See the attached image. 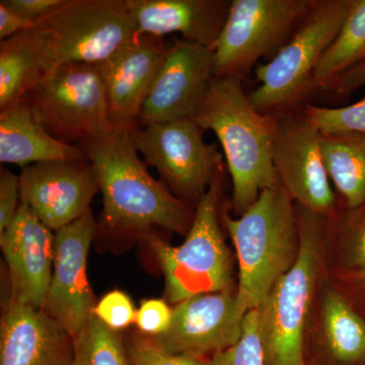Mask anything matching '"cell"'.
<instances>
[{
	"label": "cell",
	"mask_w": 365,
	"mask_h": 365,
	"mask_svg": "<svg viewBox=\"0 0 365 365\" xmlns=\"http://www.w3.org/2000/svg\"><path fill=\"white\" fill-rule=\"evenodd\" d=\"M0 365H74V340L44 309L9 297L0 323Z\"/></svg>",
	"instance_id": "ac0fdd59"
},
{
	"label": "cell",
	"mask_w": 365,
	"mask_h": 365,
	"mask_svg": "<svg viewBox=\"0 0 365 365\" xmlns=\"http://www.w3.org/2000/svg\"><path fill=\"white\" fill-rule=\"evenodd\" d=\"M327 172L346 208L365 201V135L356 133H321Z\"/></svg>",
	"instance_id": "44dd1931"
},
{
	"label": "cell",
	"mask_w": 365,
	"mask_h": 365,
	"mask_svg": "<svg viewBox=\"0 0 365 365\" xmlns=\"http://www.w3.org/2000/svg\"><path fill=\"white\" fill-rule=\"evenodd\" d=\"M23 102L53 136L81 143L111 130L104 81L96 64L71 63L45 76Z\"/></svg>",
	"instance_id": "ba28073f"
},
{
	"label": "cell",
	"mask_w": 365,
	"mask_h": 365,
	"mask_svg": "<svg viewBox=\"0 0 365 365\" xmlns=\"http://www.w3.org/2000/svg\"><path fill=\"white\" fill-rule=\"evenodd\" d=\"M126 347L131 365H205V359L167 351L143 334L130 336Z\"/></svg>",
	"instance_id": "83f0119b"
},
{
	"label": "cell",
	"mask_w": 365,
	"mask_h": 365,
	"mask_svg": "<svg viewBox=\"0 0 365 365\" xmlns=\"http://www.w3.org/2000/svg\"><path fill=\"white\" fill-rule=\"evenodd\" d=\"M213 78L212 49L176 39L144 102L140 124L194 119Z\"/></svg>",
	"instance_id": "4fadbf2b"
},
{
	"label": "cell",
	"mask_w": 365,
	"mask_h": 365,
	"mask_svg": "<svg viewBox=\"0 0 365 365\" xmlns=\"http://www.w3.org/2000/svg\"><path fill=\"white\" fill-rule=\"evenodd\" d=\"M364 365H365V360H364Z\"/></svg>",
	"instance_id": "8d00e7d4"
},
{
	"label": "cell",
	"mask_w": 365,
	"mask_h": 365,
	"mask_svg": "<svg viewBox=\"0 0 365 365\" xmlns=\"http://www.w3.org/2000/svg\"><path fill=\"white\" fill-rule=\"evenodd\" d=\"M136 312L130 297L120 290L104 295L93 309V314L116 332L135 323Z\"/></svg>",
	"instance_id": "f546056e"
},
{
	"label": "cell",
	"mask_w": 365,
	"mask_h": 365,
	"mask_svg": "<svg viewBox=\"0 0 365 365\" xmlns=\"http://www.w3.org/2000/svg\"><path fill=\"white\" fill-rule=\"evenodd\" d=\"M322 215L299 206V256L257 307L266 365H304V329L323 248Z\"/></svg>",
	"instance_id": "5b68a950"
},
{
	"label": "cell",
	"mask_w": 365,
	"mask_h": 365,
	"mask_svg": "<svg viewBox=\"0 0 365 365\" xmlns=\"http://www.w3.org/2000/svg\"><path fill=\"white\" fill-rule=\"evenodd\" d=\"M323 134L356 133L365 135V98L339 108L309 105L302 113Z\"/></svg>",
	"instance_id": "4316f807"
},
{
	"label": "cell",
	"mask_w": 365,
	"mask_h": 365,
	"mask_svg": "<svg viewBox=\"0 0 365 365\" xmlns=\"http://www.w3.org/2000/svg\"><path fill=\"white\" fill-rule=\"evenodd\" d=\"M365 58V0H352L339 33L319 60L312 90L330 88Z\"/></svg>",
	"instance_id": "7402d4cb"
},
{
	"label": "cell",
	"mask_w": 365,
	"mask_h": 365,
	"mask_svg": "<svg viewBox=\"0 0 365 365\" xmlns=\"http://www.w3.org/2000/svg\"><path fill=\"white\" fill-rule=\"evenodd\" d=\"M46 76L26 30L0 45V109L21 102Z\"/></svg>",
	"instance_id": "603a6c76"
},
{
	"label": "cell",
	"mask_w": 365,
	"mask_h": 365,
	"mask_svg": "<svg viewBox=\"0 0 365 365\" xmlns=\"http://www.w3.org/2000/svg\"><path fill=\"white\" fill-rule=\"evenodd\" d=\"M139 36L182 39L212 49L227 21L230 2L223 0H126Z\"/></svg>",
	"instance_id": "d6986e66"
},
{
	"label": "cell",
	"mask_w": 365,
	"mask_h": 365,
	"mask_svg": "<svg viewBox=\"0 0 365 365\" xmlns=\"http://www.w3.org/2000/svg\"><path fill=\"white\" fill-rule=\"evenodd\" d=\"M91 210L55 232L54 263L42 309L76 337L93 314L95 294L88 278V257L97 234Z\"/></svg>",
	"instance_id": "7c38bea8"
},
{
	"label": "cell",
	"mask_w": 365,
	"mask_h": 365,
	"mask_svg": "<svg viewBox=\"0 0 365 365\" xmlns=\"http://www.w3.org/2000/svg\"><path fill=\"white\" fill-rule=\"evenodd\" d=\"M134 126H113L105 136L83 143L103 195V227L112 232H139L151 227L189 232L193 222L186 204L148 173L139 158Z\"/></svg>",
	"instance_id": "6da1fadb"
},
{
	"label": "cell",
	"mask_w": 365,
	"mask_h": 365,
	"mask_svg": "<svg viewBox=\"0 0 365 365\" xmlns=\"http://www.w3.org/2000/svg\"><path fill=\"white\" fill-rule=\"evenodd\" d=\"M194 119H179L134 127L137 150L146 165L155 168L177 195L198 204L220 178L223 155L215 143L204 140Z\"/></svg>",
	"instance_id": "30bf717a"
},
{
	"label": "cell",
	"mask_w": 365,
	"mask_h": 365,
	"mask_svg": "<svg viewBox=\"0 0 365 365\" xmlns=\"http://www.w3.org/2000/svg\"><path fill=\"white\" fill-rule=\"evenodd\" d=\"M273 163L280 184L300 207L319 215L333 208L335 194L324 162L321 132L304 115L276 117Z\"/></svg>",
	"instance_id": "8fae6325"
},
{
	"label": "cell",
	"mask_w": 365,
	"mask_h": 365,
	"mask_svg": "<svg viewBox=\"0 0 365 365\" xmlns=\"http://www.w3.org/2000/svg\"><path fill=\"white\" fill-rule=\"evenodd\" d=\"M194 120L222 145L235 212L242 215L264 190L280 184L273 163L276 117L254 107L242 78L215 76Z\"/></svg>",
	"instance_id": "7a4b0ae2"
},
{
	"label": "cell",
	"mask_w": 365,
	"mask_h": 365,
	"mask_svg": "<svg viewBox=\"0 0 365 365\" xmlns=\"http://www.w3.org/2000/svg\"><path fill=\"white\" fill-rule=\"evenodd\" d=\"M21 204L20 176L1 168L0 170V235L13 222Z\"/></svg>",
	"instance_id": "1f68e13d"
},
{
	"label": "cell",
	"mask_w": 365,
	"mask_h": 365,
	"mask_svg": "<svg viewBox=\"0 0 365 365\" xmlns=\"http://www.w3.org/2000/svg\"><path fill=\"white\" fill-rule=\"evenodd\" d=\"M324 331L329 349L345 365L365 360V321L346 297L334 290L325 295Z\"/></svg>",
	"instance_id": "cb8c5ba5"
},
{
	"label": "cell",
	"mask_w": 365,
	"mask_h": 365,
	"mask_svg": "<svg viewBox=\"0 0 365 365\" xmlns=\"http://www.w3.org/2000/svg\"><path fill=\"white\" fill-rule=\"evenodd\" d=\"M88 162L85 151L53 136L21 102L0 113V162L21 168L48 162Z\"/></svg>",
	"instance_id": "ffe728a7"
},
{
	"label": "cell",
	"mask_w": 365,
	"mask_h": 365,
	"mask_svg": "<svg viewBox=\"0 0 365 365\" xmlns=\"http://www.w3.org/2000/svg\"><path fill=\"white\" fill-rule=\"evenodd\" d=\"M74 365H131L126 342L93 314L74 338Z\"/></svg>",
	"instance_id": "d4e9b609"
},
{
	"label": "cell",
	"mask_w": 365,
	"mask_h": 365,
	"mask_svg": "<svg viewBox=\"0 0 365 365\" xmlns=\"http://www.w3.org/2000/svg\"><path fill=\"white\" fill-rule=\"evenodd\" d=\"M35 21L25 20L0 4V39H9L24 31L32 29Z\"/></svg>",
	"instance_id": "e575fe53"
},
{
	"label": "cell",
	"mask_w": 365,
	"mask_h": 365,
	"mask_svg": "<svg viewBox=\"0 0 365 365\" xmlns=\"http://www.w3.org/2000/svg\"><path fill=\"white\" fill-rule=\"evenodd\" d=\"M239 261L237 307L257 309L299 256V232L294 200L277 185L264 190L239 218L225 216Z\"/></svg>",
	"instance_id": "3957f363"
},
{
	"label": "cell",
	"mask_w": 365,
	"mask_h": 365,
	"mask_svg": "<svg viewBox=\"0 0 365 365\" xmlns=\"http://www.w3.org/2000/svg\"><path fill=\"white\" fill-rule=\"evenodd\" d=\"M205 365H266L257 309L245 314L240 340L211 355Z\"/></svg>",
	"instance_id": "484cf974"
},
{
	"label": "cell",
	"mask_w": 365,
	"mask_h": 365,
	"mask_svg": "<svg viewBox=\"0 0 365 365\" xmlns=\"http://www.w3.org/2000/svg\"><path fill=\"white\" fill-rule=\"evenodd\" d=\"M168 50L160 37L140 36L96 64L104 81L113 126L135 125Z\"/></svg>",
	"instance_id": "e0dca14e"
},
{
	"label": "cell",
	"mask_w": 365,
	"mask_h": 365,
	"mask_svg": "<svg viewBox=\"0 0 365 365\" xmlns=\"http://www.w3.org/2000/svg\"><path fill=\"white\" fill-rule=\"evenodd\" d=\"M244 317L232 289L197 295L176 304L169 329L151 337L173 354L202 359L235 345L241 338Z\"/></svg>",
	"instance_id": "9a60e30c"
},
{
	"label": "cell",
	"mask_w": 365,
	"mask_h": 365,
	"mask_svg": "<svg viewBox=\"0 0 365 365\" xmlns=\"http://www.w3.org/2000/svg\"><path fill=\"white\" fill-rule=\"evenodd\" d=\"M353 271H354L355 273V281H357L362 292H365V269Z\"/></svg>",
	"instance_id": "d590c367"
},
{
	"label": "cell",
	"mask_w": 365,
	"mask_h": 365,
	"mask_svg": "<svg viewBox=\"0 0 365 365\" xmlns=\"http://www.w3.org/2000/svg\"><path fill=\"white\" fill-rule=\"evenodd\" d=\"M173 309L163 299H146L137 309L135 324L143 335L157 337L169 329Z\"/></svg>",
	"instance_id": "4dcf8cb0"
},
{
	"label": "cell",
	"mask_w": 365,
	"mask_h": 365,
	"mask_svg": "<svg viewBox=\"0 0 365 365\" xmlns=\"http://www.w3.org/2000/svg\"><path fill=\"white\" fill-rule=\"evenodd\" d=\"M55 234L26 204L0 235L11 281V299L42 309L51 282Z\"/></svg>",
	"instance_id": "2e32d148"
},
{
	"label": "cell",
	"mask_w": 365,
	"mask_h": 365,
	"mask_svg": "<svg viewBox=\"0 0 365 365\" xmlns=\"http://www.w3.org/2000/svg\"><path fill=\"white\" fill-rule=\"evenodd\" d=\"M314 4L309 0L230 2L227 21L212 47L215 76L242 78L259 59L276 54Z\"/></svg>",
	"instance_id": "9c48e42d"
},
{
	"label": "cell",
	"mask_w": 365,
	"mask_h": 365,
	"mask_svg": "<svg viewBox=\"0 0 365 365\" xmlns=\"http://www.w3.org/2000/svg\"><path fill=\"white\" fill-rule=\"evenodd\" d=\"M21 202L53 232L91 210L100 191L90 162H48L24 168L20 175Z\"/></svg>",
	"instance_id": "5bb4252c"
},
{
	"label": "cell",
	"mask_w": 365,
	"mask_h": 365,
	"mask_svg": "<svg viewBox=\"0 0 365 365\" xmlns=\"http://www.w3.org/2000/svg\"><path fill=\"white\" fill-rule=\"evenodd\" d=\"M26 33L46 76L66 64L101 63L140 37L126 0H64Z\"/></svg>",
	"instance_id": "277c9868"
},
{
	"label": "cell",
	"mask_w": 365,
	"mask_h": 365,
	"mask_svg": "<svg viewBox=\"0 0 365 365\" xmlns=\"http://www.w3.org/2000/svg\"><path fill=\"white\" fill-rule=\"evenodd\" d=\"M352 0L314 1L299 30L266 63L255 69L258 86L249 93L264 114L289 107L312 91L319 60L339 33Z\"/></svg>",
	"instance_id": "52a82bcc"
},
{
	"label": "cell",
	"mask_w": 365,
	"mask_h": 365,
	"mask_svg": "<svg viewBox=\"0 0 365 365\" xmlns=\"http://www.w3.org/2000/svg\"><path fill=\"white\" fill-rule=\"evenodd\" d=\"M220 189L218 178L197 204L188 235L180 246H170L150 232L143 235L165 275V295L170 304L232 289V258L218 222Z\"/></svg>",
	"instance_id": "8992f818"
},
{
	"label": "cell",
	"mask_w": 365,
	"mask_h": 365,
	"mask_svg": "<svg viewBox=\"0 0 365 365\" xmlns=\"http://www.w3.org/2000/svg\"><path fill=\"white\" fill-rule=\"evenodd\" d=\"M347 211L343 223L344 263L351 270H361L365 269V201Z\"/></svg>",
	"instance_id": "f1b7e54d"
},
{
	"label": "cell",
	"mask_w": 365,
	"mask_h": 365,
	"mask_svg": "<svg viewBox=\"0 0 365 365\" xmlns=\"http://www.w3.org/2000/svg\"><path fill=\"white\" fill-rule=\"evenodd\" d=\"M365 86V58L356 66L346 72L330 88L340 97L351 95L353 91ZM329 88V90H330Z\"/></svg>",
	"instance_id": "836d02e7"
},
{
	"label": "cell",
	"mask_w": 365,
	"mask_h": 365,
	"mask_svg": "<svg viewBox=\"0 0 365 365\" xmlns=\"http://www.w3.org/2000/svg\"><path fill=\"white\" fill-rule=\"evenodd\" d=\"M64 0H1L0 4L21 18L37 21L61 6Z\"/></svg>",
	"instance_id": "d6a6232c"
}]
</instances>
